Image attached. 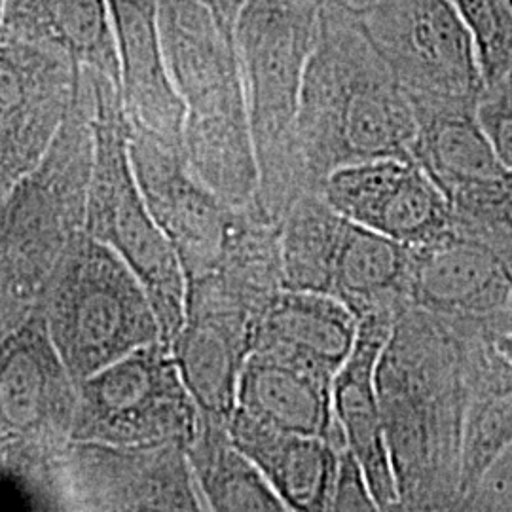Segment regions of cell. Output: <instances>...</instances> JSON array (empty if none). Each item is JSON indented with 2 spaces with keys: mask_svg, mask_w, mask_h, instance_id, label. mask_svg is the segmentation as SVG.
Segmentation results:
<instances>
[{
  "mask_svg": "<svg viewBox=\"0 0 512 512\" xmlns=\"http://www.w3.org/2000/svg\"><path fill=\"white\" fill-rule=\"evenodd\" d=\"M6 8H8V0H0V38H2V29H4V19H6Z\"/></svg>",
  "mask_w": 512,
  "mask_h": 512,
  "instance_id": "obj_30",
  "label": "cell"
},
{
  "mask_svg": "<svg viewBox=\"0 0 512 512\" xmlns=\"http://www.w3.org/2000/svg\"><path fill=\"white\" fill-rule=\"evenodd\" d=\"M63 452L0 446V512H65Z\"/></svg>",
  "mask_w": 512,
  "mask_h": 512,
  "instance_id": "obj_24",
  "label": "cell"
},
{
  "mask_svg": "<svg viewBox=\"0 0 512 512\" xmlns=\"http://www.w3.org/2000/svg\"><path fill=\"white\" fill-rule=\"evenodd\" d=\"M129 154L148 209L179 256L184 281L211 272L228 247L239 209L190 171L181 150L129 128Z\"/></svg>",
  "mask_w": 512,
  "mask_h": 512,
  "instance_id": "obj_11",
  "label": "cell"
},
{
  "mask_svg": "<svg viewBox=\"0 0 512 512\" xmlns=\"http://www.w3.org/2000/svg\"><path fill=\"white\" fill-rule=\"evenodd\" d=\"M93 167L86 234L137 275L169 346L184 323L183 266L148 209L129 154V124L118 84L93 73Z\"/></svg>",
  "mask_w": 512,
  "mask_h": 512,
  "instance_id": "obj_5",
  "label": "cell"
},
{
  "mask_svg": "<svg viewBox=\"0 0 512 512\" xmlns=\"http://www.w3.org/2000/svg\"><path fill=\"white\" fill-rule=\"evenodd\" d=\"M494 346L497 353L512 365V330L495 336Z\"/></svg>",
  "mask_w": 512,
  "mask_h": 512,
  "instance_id": "obj_28",
  "label": "cell"
},
{
  "mask_svg": "<svg viewBox=\"0 0 512 512\" xmlns=\"http://www.w3.org/2000/svg\"><path fill=\"white\" fill-rule=\"evenodd\" d=\"M471 31L484 74L492 88L512 73V0H452Z\"/></svg>",
  "mask_w": 512,
  "mask_h": 512,
  "instance_id": "obj_25",
  "label": "cell"
},
{
  "mask_svg": "<svg viewBox=\"0 0 512 512\" xmlns=\"http://www.w3.org/2000/svg\"><path fill=\"white\" fill-rule=\"evenodd\" d=\"M200 418L171 348L156 342L76 384L71 442L186 450Z\"/></svg>",
  "mask_w": 512,
  "mask_h": 512,
  "instance_id": "obj_7",
  "label": "cell"
},
{
  "mask_svg": "<svg viewBox=\"0 0 512 512\" xmlns=\"http://www.w3.org/2000/svg\"><path fill=\"white\" fill-rule=\"evenodd\" d=\"M129 128L183 152L184 107L165 65L158 0H109Z\"/></svg>",
  "mask_w": 512,
  "mask_h": 512,
  "instance_id": "obj_16",
  "label": "cell"
},
{
  "mask_svg": "<svg viewBox=\"0 0 512 512\" xmlns=\"http://www.w3.org/2000/svg\"><path fill=\"white\" fill-rule=\"evenodd\" d=\"M158 19L184 107V162L228 205H255L258 167L234 33L200 0H158Z\"/></svg>",
  "mask_w": 512,
  "mask_h": 512,
  "instance_id": "obj_2",
  "label": "cell"
},
{
  "mask_svg": "<svg viewBox=\"0 0 512 512\" xmlns=\"http://www.w3.org/2000/svg\"><path fill=\"white\" fill-rule=\"evenodd\" d=\"M264 306L217 274L186 281L184 323L169 344L200 416L226 427L236 410L239 374L255 348Z\"/></svg>",
  "mask_w": 512,
  "mask_h": 512,
  "instance_id": "obj_9",
  "label": "cell"
},
{
  "mask_svg": "<svg viewBox=\"0 0 512 512\" xmlns=\"http://www.w3.org/2000/svg\"><path fill=\"white\" fill-rule=\"evenodd\" d=\"M509 281H511V308H512V274L509 272Z\"/></svg>",
  "mask_w": 512,
  "mask_h": 512,
  "instance_id": "obj_31",
  "label": "cell"
},
{
  "mask_svg": "<svg viewBox=\"0 0 512 512\" xmlns=\"http://www.w3.org/2000/svg\"><path fill=\"white\" fill-rule=\"evenodd\" d=\"M186 459L213 512H293L255 465L234 448L226 427L200 418Z\"/></svg>",
  "mask_w": 512,
  "mask_h": 512,
  "instance_id": "obj_22",
  "label": "cell"
},
{
  "mask_svg": "<svg viewBox=\"0 0 512 512\" xmlns=\"http://www.w3.org/2000/svg\"><path fill=\"white\" fill-rule=\"evenodd\" d=\"M359 317L332 296L281 289L256 325L255 348L274 349L330 378L346 363Z\"/></svg>",
  "mask_w": 512,
  "mask_h": 512,
  "instance_id": "obj_19",
  "label": "cell"
},
{
  "mask_svg": "<svg viewBox=\"0 0 512 512\" xmlns=\"http://www.w3.org/2000/svg\"><path fill=\"white\" fill-rule=\"evenodd\" d=\"M357 14L414 114L478 109L486 82L452 0H374Z\"/></svg>",
  "mask_w": 512,
  "mask_h": 512,
  "instance_id": "obj_8",
  "label": "cell"
},
{
  "mask_svg": "<svg viewBox=\"0 0 512 512\" xmlns=\"http://www.w3.org/2000/svg\"><path fill=\"white\" fill-rule=\"evenodd\" d=\"M74 408L76 382L40 313L0 338V446L61 452Z\"/></svg>",
  "mask_w": 512,
  "mask_h": 512,
  "instance_id": "obj_12",
  "label": "cell"
},
{
  "mask_svg": "<svg viewBox=\"0 0 512 512\" xmlns=\"http://www.w3.org/2000/svg\"><path fill=\"white\" fill-rule=\"evenodd\" d=\"M418 120L357 12L323 4L298 112L311 192L332 171L370 160L416 162Z\"/></svg>",
  "mask_w": 512,
  "mask_h": 512,
  "instance_id": "obj_1",
  "label": "cell"
},
{
  "mask_svg": "<svg viewBox=\"0 0 512 512\" xmlns=\"http://www.w3.org/2000/svg\"><path fill=\"white\" fill-rule=\"evenodd\" d=\"M2 38L50 46L82 69L120 80L109 0H8Z\"/></svg>",
  "mask_w": 512,
  "mask_h": 512,
  "instance_id": "obj_20",
  "label": "cell"
},
{
  "mask_svg": "<svg viewBox=\"0 0 512 512\" xmlns=\"http://www.w3.org/2000/svg\"><path fill=\"white\" fill-rule=\"evenodd\" d=\"M82 78L69 55L0 38V200L37 167L73 109Z\"/></svg>",
  "mask_w": 512,
  "mask_h": 512,
  "instance_id": "obj_10",
  "label": "cell"
},
{
  "mask_svg": "<svg viewBox=\"0 0 512 512\" xmlns=\"http://www.w3.org/2000/svg\"><path fill=\"white\" fill-rule=\"evenodd\" d=\"M93 74L44 160L0 200V338L42 310L55 270L86 234L93 167Z\"/></svg>",
  "mask_w": 512,
  "mask_h": 512,
  "instance_id": "obj_3",
  "label": "cell"
},
{
  "mask_svg": "<svg viewBox=\"0 0 512 512\" xmlns=\"http://www.w3.org/2000/svg\"><path fill=\"white\" fill-rule=\"evenodd\" d=\"M332 382L274 349H253L239 374L236 410L277 431L332 440Z\"/></svg>",
  "mask_w": 512,
  "mask_h": 512,
  "instance_id": "obj_18",
  "label": "cell"
},
{
  "mask_svg": "<svg viewBox=\"0 0 512 512\" xmlns=\"http://www.w3.org/2000/svg\"><path fill=\"white\" fill-rule=\"evenodd\" d=\"M319 194L359 226L408 247H423L454 232L452 211L418 162L370 160L332 171Z\"/></svg>",
  "mask_w": 512,
  "mask_h": 512,
  "instance_id": "obj_13",
  "label": "cell"
},
{
  "mask_svg": "<svg viewBox=\"0 0 512 512\" xmlns=\"http://www.w3.org/2000/svg\"><path fill=\"white\" fill-rule=\"evenodd\" d=\"M321 8V0H247L234 29L258 167V205L279 224L311 192L298 145V112Z\"/></svg>",
  "mask_w": 512,
  "mask_h": 512,
  "instance_id": "obj_4",
  "label": "cell"
},
{
  "mask_svg": "<svg viewBox=\"0 0 512 512\" xmlns=\"http://www.w3.org/2000/svg\"><path fill=\"white\" fill-rule=\"evenodd\" d=\"M412 249L348 220L330 270L329 296L359 319L370 313L401 315L410 308Z\"/></svg>",
  "mask_w": 512,
  "mask_h": 512,
  "instance_id": "obj_21",
  "label": "cell"
},
{
  "mask_svg": "<svg viewBox=\"0 0 512 512\" xmlns=\"http://www.w3.org/2000/svg\"><path fill=\"white\" fill-rule=\"evenodd\" d=\"M200 2L215 14V18L219 19L224 29L234 33L239 12L247 0H200Z\"/></svg>",
  "mask_w": 512,
  "mask_h": 512,
  "instance_id": "obj_27",
  "label": "cell"
},
{
  "mask_svg": "<svg viewBox=\"0 0 512 512\" xmlns=\"http://www.w3.org/2000/svg\"><path fill=\"white\" fill-rule=\"evenodd\" d=\"M40 315L76 384L137 349L164 342L137 275L88 234L59 262Z\"/></svg>",
  "mask_w": 512,
  "mask_h": 512,
  "instance_id": "obj_6",
  "label": "cell"
},
{
  "mask_svg": "<svg viewBox=\"0 0 512 512\" xmlns=\"http://www.w3.org/2000/svg\"><path fill=\"white\" fill-rule=\"evenodd\" d=\"M399 317L393 313L361 317L353 349L332 382L334 421L378 507H391L399 497L378 395L380 361Z\"/></svg>",
  "mask_w": 512,
  "mask_h": 512,
  "instance_id": "obj_15",
  "label": "cell"
},
{
  "mask_svg": "<svg viewBox=\"0 0 512 512\" xmlns=\"http://www.w3.org/2000/svg\"><path fill=\"white\" fill-rule=\"evenodd\" d=\"M323 4H336L342 8H348L351 12H363L374 0H321Z\"/></svg>",
  "mask_w": 512,
  "mask_h": 512,
  "instance_id": "obj_29",
  "label": "cell"
},
{
  "mask_svg": "<svg viewBox=\"0 0 512 512\" xmlns=\"http://www.w3.org/2000/svg\"><path fill=\"white\" fill-rule=\"evenodd\" d=\"M452 228L486 245L512 274V169L505 164L442 190Z\"/></svg>",
  "mask_w": 512,
  "mask_h": 512,
  "instance_id": "obj_23",
  "label": "cell"
},
{
  "mask_svg": "<svg viewBox=\"0 0 512 512\" xmlns=\"http://www.w3.org/2000/svg\"><path fill=\"white\" fill-rule=\"evenodd\" d=\"M476 114L495 152L512 169V73L499 84L486 88Z\"/></svg>",
  "mask_w": 512,
  "mask_h": 512,
  "instance_id": "obj_26",
  "label": "cell"
},
{
  "mask_svg": "<svg viewBox=\"0 0 512 512\" xmlns=\"http://www.w3.org/2000/svg\"><path fill=\"white\" fill-rule=\"evenodd\" d=\"M226 433L293 512H334L342 473L334 440L277 431L239 410Z\"/></svg>",
  "mask_w": 512,
  "mask_h": 512,
  "instance_id": "obj_17",
  "label": "cell"
},
{
  "mask_svg": "<svg viewBox=\"0 0 512 512\" xmlns=\"http://www.w3.org/2000/svg\"><path fill=\"white\" fill-rule=\"evenodd\" d=\"M410 249V308L482 325L497 336L512 330L509 270L486 245L452 232Z\"/></svg>",
  "mask_w": 512,
  "mask_h": 512,
  "instance_id": "obj_14",
  "label": "cell"
}]
</instances>
